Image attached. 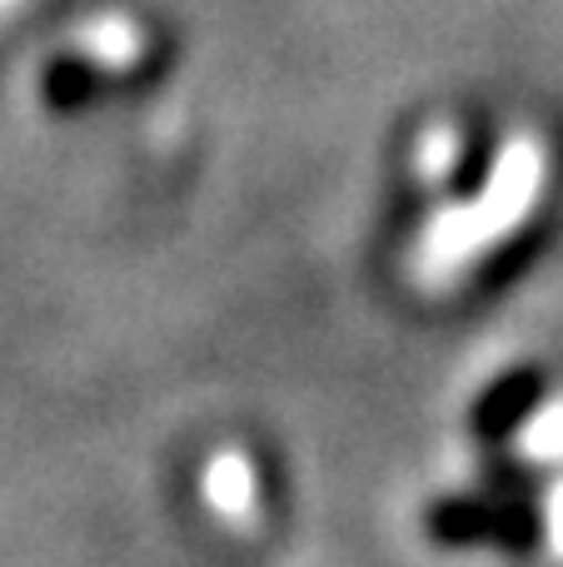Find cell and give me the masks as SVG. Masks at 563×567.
I'll list each match as a JSON object with an SVG mask.
<instances>
[{"mask_svg":"<svg viewBox=\"0 0 563 567\" xmlns=\"http://www.w3.org/2000/svg\"><path fill=\"white\" fill-rule=\"evenodd\" d=\"M459 155H464V145H459V135L454 130H429L424 140H419V175H429V179H444V175H454L459 169Z\"/></svg>","mask_w":563,"mask_h":567,"instance_id":"cell-4","label":"cell"},{"mask_svg":"<svg viewBox=\"0 0 563 567\" xmlns=\"http://www.w3.org/2000/svg\"><path fill=\"white\" fill-rule=\"evenodd\" d=\"M90 55H100V60H130V55H135V30H130L125 20H105V25L95 30V45H90Z\"/></svg>","mask_w":563,"mask_h":567,"instance_id":"cell-5","label":"cell"},{"mask_svg":"<svg viewBox=\"0 0 563 567\" xmlns=\"http://www.w3.org/2000/svg\"><path fill=\"white\" fill-rule=\"evenodd\" d=\"M199 493H205V508L215 513L219 523H235V528H249L259 513V478L255 463H249L245 449H219L215 458L199 473Z\"/></svg>","mask_w":563,"mask_h":567,"instance_id":"cell-2","label":"cell"},{"mask_svg":"<svg viewBox=\"0 0 563 567\" xmlns=\"http://www.w3.org/2000/svg\"><path fill=\"white\" fill-rule=\"evenodd\" d=\"M519 453L529 463H563V399H549L519 429Z\"/></svg>","mask_w":563,"mask_h":567,"instance_id":"cell-3","label":"cell"},{"mask_svg":"<svg viewBox=\"0 0 563 567\" xmlns=\"http://www.w3.org/2000/svg\"><path fill=\"white\" fill-rule=\"evenodd\" d=\"M544 543H549V558L563 563V478L544 498Z\"/></svg>","mask_w":563,"mask_h":567,"instance_id":"cell-6","label":"cell"},{"mask_svg":"<svg viewBox=\"0 0 563 567\" xmlns=\"http://www.w3.org/2000/svg\"><path fill=\"white\" fill-rule=\"evenodd\" d=\"M544 185H549V150L534 135H514L489 165V179L474 199L444 205L429 219V229L414 245V279L429 284V289H444L459 275H469L489 249H499L504 239H514L524 229Z\"/></svg>","mask_w":563,"mask_h":567,"instance_id":"cell-1","label":"cell"}]
</instances>
